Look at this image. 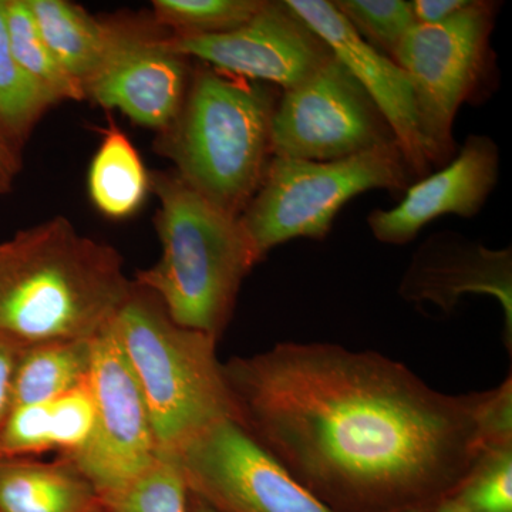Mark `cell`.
Listing matches in <instances>:
<instances>
[{
  "label": "cell",
  "mask_w": 512,
  "mask_h": 512,
  "mask_svg": "<svg viewBox=\"0 0 512 512\" xmlns=\"http://www.w3.org/2000/svg\"><path fill=\"white\" fill-rule=\"evenodd\" d=\"M498 173L497 143L484 134H470L450 163L410 185L396 207L370 212L367 224L377 241L407 244L444 215L476 217L494 191Z\"/></svg>",
  "instance_id": "obj_13"
},
{
  "label": "cell",
  "mask_w": 512,
  "mask_h": 512,
  "mask_svg": "<svg viewBox=\"0 0 512 512\" xmlns=\"http://www.w3.org/2000/svg\"><path fill=\"white\" fill-rule=\"evenodd\" d=\"M498 3L473 0L439 25H416L393 62L412 84L417 124L431 165H446L456 153L454 120L473 99L490 70V37Z\"/></svg>",
  "instance_id": "obj_7"
},
{
  "label": "cell",
  "mask_w": 512,
  "mask_h": 512,
  "mask_svg": "<svg viewBox=\"0 0 512 512\" xmlns=\"http://www.w3.org/2000/svg\"><path fill=\"white\" fill-rule=\"evenodd\" d=\"M397 512H427L423 508H409V510L397 511Z\"/></svg>",
  "instance_id": "obj_34"
},
{
  "label": "cell",
  "mask_w": 512,
  "mask_h": 512,
  "mask_svg": "<svg viewBox=\"0 0 512 512\" xmlns=\"http://www.w3.org/2000/svg\"><path fill=\"white\" fill-rule=\"evenodd\" d=\"M170 460L183 473L190 494L220 512H336L237 420L214 424Z\"/></svg>",
  "instance_id": "obj_9"
},
{
  "label": "cell",
  "mask_w": 512,
  "mask_h": 512,
  "mask_svg": "<svg viewBox=\"0 0 512 512\" xmlns=\"http://www.w3.org/2000/svg\"><path fill=\"white\" fill-rule=\"evenodd\" d=\"M190 76L188 57L175 52L167 37L116 23L113 45L87 83L86 99L164 131L180 113Z\"/></svg>",
  "instance_id": "obj_12"
},
{
  "label": "cell",
  "mask_w": 512,
  "mask_h": 512,
  "mask_svg": "<svg viewBox=\"0 0 512 512\" xmlns=\"http://www.w3.org/2000/svg\"><path fill=\"white\" fill-rule=\"evenodd\" d=\"M16 170H18L16 153L0 138V194L12 187Z\"/></svg>",
  "instance_id": "obj_31"
},
{
  "label": "cell",
  "mask_w": 512,
  "mask_h": 512,
  "mask_svg": "<svg viewBox=\"0 0 512 512\" xmlns=\"http://www.w3.org/2000/svg\"><path fill=\"white\" fill-rule=\"evenodd\" d=\"M10 49L22 72L50 104L86 99L83 87L64 72L40 35L28 0H3Z\"/></svg>",
  "instance_id": "obj_20"
},
{
  "label": "cell",
  "mask_w": 512,
  "mask_h": 512,
  "mask_svg": "<svg viewBox=\"0 0 512 512\" xmlns=\"http://www.w3.org/2000/svg\"><path fill=\"white\" fill-rule=\"evenodd\" d=\"M399 293L407 302H429L446 313L466 295L493 296L503 309L505 339L511 348V248H487L456 232L431 235L414 252Z\"/></svg>",
  "instance_id": "obj_15"
},
{
  "label": "cell",
  "mask_w": 512,
  "mask_h": 512,
  "mask_svg": "<svg viewBox=\"0 0 512 512\" xmlns=\"http://www.w3.org/2000/svg\"><path fill=\"white\" fill-rule=\"evenodd\" d=\"M158 198L161 241L156 265L137 272L177 325L218 340L227 328L242 282L261 261L241 221L215 207L175 171L150 175Z\"/></svg>",
  "instance_id": "obj_3"
},
{
  "label": "cell",
  "mask_w": 512,
  "mask_h": 512,
  "mask_svg": "<svg viewBox=\"0 0 512 512\" xmlns=\"http://www.w3.org/2000/svg\"><path fill=\"white\" fill-rule=\"evenodd\" d=\"M175 52L221 72L292 89L333 57L328 45L286 2H264L254 18L228 33L168 36Z\"/></svg>",
  "instance_id": "obj_11"
},
{
  "label": "cell",
  "mask_w": 512,
  "mask_h": 512,
  "mask_svg": "<svg viewBox=\"0 0 512 512\" xmlns=\"http://www.w3.org/2000/svg\"><path fill=\"white\" fill-rule=\"evenodd\" d=\"M96 512H104V511H103V508H101V505H100L99 510H97Z\"/></svg>",
  "instance_id": "obj_35"
},
{
  "label": "cell",
  "mask_w": 512,
  "mask_h": 512,
  "mask_svg": "<svg viewBox=\"0 0 512 512\" xmlns=\"http://www.w3.org/2000/svg\"><path fill=\"white\" fill-rule=\"evenodd\" d=\"M87 382L94 402L92 437L66 460L92 484L100 500L126 487L160 456L146 402L111 323L93 339Z\"/></svg>",
  "instance_id": "obj_10"
},
{
  "label": "cell",
  "mask_w": 512,
  "mask_h": 512,
  "mask_svg": "<svg viewBox=\"0 0 512 512\" xmlns=\"http://www.w3.org/2000/svg\"><path fill=\"white\" fill-rule=\"evenodd\" d=\"M50 107L13 56L0 0V138L16 153Z\"/></svg>",
  "instance_id": "obj_21"
},
{
  "label": "cell",
  "mask_w": 512,
  "mask_h": 512,
  "mask_svg": "<svg viewBox=\"0 0 512 512\" xmlns=\"http://www.w3.org/2000/svg\"><path fill=\"white\" fill-rule=\"evenodd\" d=\"M99 508L92 484L66 458L59 463L0 458V512H96Z\"/></svg>",
  "instance_id": "obj_16"
},
{
  "label": "cell",
  "mask_w": 512,
  "mask_h": 512,
  "mask_svg": "<svg viewBox=\"0 0 512 512\" xmlns=\"http://www.w3.org/2000/svg\"><path fill=\"white\" fill-rule=\"evenodd\" d=\"M453 497L473 512H512V447L488 451Z\"/></svg>",
  "instance_id": "obj_25"
},
{
  "label": "cell",
  "mask_w": 512,
  "mask_h": 512,
  "mask_svg": "<svg viewBox=\"0 0 512 512\" xmlns=\"http://www.w3.org/2000/svg\"><path fill=\"white\" fill-rule=\"evenodd\" d=\"M133 282L110 245L52 218L0 244V342L22 350L93 340L120 311Z\"/></svg>",
  "instance_id": "obj_2"
},
{
  "label": "cell",
  "mask_w": 512,
  "mask_h": 512,
  "mask_svg": "<svg viewBox=\"0 0 512 512\" xmlns=\"http://www.w3.org/2000/svg\"><path fill=\"white\" fill-rule=\"evenodd\" d=\"M190 491L180 468L160 457L116 493L100 498L104 512H190Z\"/></svg>",
  "instance_id": "obj_23"
},
{
  "label": "cell",
  "mask_w": 512,
  "mask_h": 512,
  "mask_svg": "<svg viewBox=\"0 0 512 512\" xmlns=\"http://www.w3.org/2000/svg\"><path fill=\"white\" fill-rule=\"evenodd\" d=\"M19 350L0 342V427L13 406V383H15L16 365Z\"/></svg>",
  "instance_id": "obj_30"
},
{
  "label": "cell",
  "mask_w": 512,
  "mask_h": 512,
  "mask_svg": "<svg viewBox=\"0 0 512 512\" xmlns=\"http://www.w3.org/2000/svg\"><path fill=\"white\" fill-rule=\"evenodd\" d=\"M224 375L239 424L336 512L427 510L488 453L485 392L441 393L380 353L279 343Z\"/></svg>",
  "instance_id": "obj_1"
},
{
  "label": "cell",
  "mask_w": 512,
  "mask_h": 512,
  "mask_svg": "<svg viewBox=\"0 0 512 512\" xmlns=\"http://www.w3.org/2000/svg\"><path fill=\"white\" fill-rule=\"evenodd\" d=\"M289 6L328 45L333 56L355 76L392 130L414 177L430 174L431 164L424 151L416 107L407 74L389 57L377 52L356 35L345 18L328 0H285Z\"/></svg>",
  "instance_id": "obj_14"
},
{
  "label": "cell",
  "mask_w": 512,
  "mask_h": 512,
  "mask_svg": "<svg viewBox=\"0 0 512 512\" xmlns=\"http://www.w3.org/2000/svg\"><path fill=\"white\" fill-rule=\"evenodd\" d=\"M478 424L487 451L512 447L511 377L497 389L485 392L478 414Z\"/></svg>",
  "instance_id": "obj_28"
},
{
  "label": "cell",
  "mask_w": 512,
  "mask_h": 512,
  "mask_svg": "<svg viewBox=\"0 0 512 512\" xmlns=\"http://www.w3.org/2000/svg\"><path fill=\"white\" fill-rule=\"evenodd\" d=\"M392 141L375 101L335 56L305 82L282 90L272 117L274 157L336 161Z\"/></svg>",
  "instance_id": "obj_8"
},
{
  "label": "cell",
  "mask_w": 512,
  "mask_h": 512,
  "mask_svg": "<svg viewBox=\"0 0 512 512\" xmlns=\"http://www.w3.org/2000/svg\"><path fill=\"white\" fill-rule=\"evenodd\" d=\"M473 0H413L417 25H439L467 8Z\"/></svg>",
  "instance_id": "obj_29"
},
{
  "label": "cell",
  "mask_w": 512,
  "mask_h": 512,
  "mask_svg": "<svg viewBox=\"0 0 512 512\" xmlns=\"http://www.w3.org/2000/svg\"><path fill=\"white\" fill-rule=\"evenodd\" d=\"M188 511L190 512H220L212 508L211 505L204 503L200 498L194 497L190 494V500H188Z\"/></svg>",
  "instance_id": "obj_33"
},
{
  "label": "cell",
  "mask_w": 512,
  "mask_h": 512,
  "mask_svg": "<svg viewBox=\"0 0 512 512\" xmlns=\"http://www.w3.org/2000/svg\"><path fill=\"white\" fill-rule=\"evenodd\" d=\"M414 178L396 141L336 161L272 157L239 221L265 258L291 239L328 237L340 210L357 195L406 192Z\"/></svg>",
  "instance_id": "obj_6"
},
{
  "label": "cell",
  "mask_w": 512,
  "mask_h": 512,
  "mask_svg": "<svg viewBox=\"0 0 512 512\" xmlns=\"http://www.w3.org/2000/svg\"><path fill=\"white\" fill-rule=\"evenodd\" d=\"M333 5L356 35L392 60L404 37L417 25L412 2L406 0H336Z\"/></svg>",
  "instance_id": "obj_24"
},
{
  "label": "cell",
  "mask_w": 512,
  "mask_h": 512,
  "mask_svg": "<svg viewBox=\"0 0 512 512\" xmlns=\"http://www.w3.org/2000/svg\"><path fill=\"white\" fill-rule=\"evenodd\" d=\"M89 379V377H87ZM53 448L72 458L89 443L94 429V402L89 382L50 402Z\"/></svg>",
  "instance_id": "obj_26"
},
{
  "label": "cell",
  "mask_w": 512,
  "mask_h": 512,
  "mask_svg": "<svg viewBox=\"0 0 512 512\" xmlns=\"http://www.w3.org/2000/svg\"><path fill=\"white\" fill-rule=\"evenodd\" d=\"M111 329L146 402L158 456L173 458L220 421L239 423L217 339L177 325L156 296L136 284Z\"/></svg>",
  "instance_id": "obj_5"
},
{
  "label": "cell",
  "mask_w": 512,
  "mask_h": 512,
  "mask_svg": "<svg viewBox=\"0 0 512 512\" xmlns=\"http://www.w3.org/2000/svg\"><path fill=\"white\" fill-rule=\"evenodd\" d=\"M53 450L50 402L12 407L0 427V458Z\"/></svg>",
  "instance_id": "obj_27"
},
{
  "label": "cell",
  "mask_w": 512,
  "mask_h": 512,
  "mask_svg": "<svg viewBox=\"0 0 512 512\" xmlns=\"http://www.w3.org/2000/svg\"><path fill=\"white\" fill-rule=\"evenodd\" d=\"M265 0H154V19L173 36H212L245 25Z\"/></svg>",
  "instance_id": "obj_22"
},
{
  "label": "cell",
  "mask_w": 512,
  "mask_h": 512,
  "mask_svg": "<svg viewBox=\"0 0 512 512\" xmlns=\"http://www.w3.org/2000/svg\"><path fill=\"white\" fill-rule=\"evenodd\" d=\"M436 512H473L466 505L458 501L456 497L447 498L437 507Z\"/></svg>",
  "instance_id": "obj_32"
},
{
  "label": "cell",
  "mask_w": 512,
  "mask_h": 512,
  "mask_svg": "<svg viewBox=\"0 0 512 512\" xmlns=\"http://www.w3.org/2000/svg\"><path fill=\"white\" fill-rule=\"evenodd\" d=\"M89 171V192L97 210L113 220L130 217L146 200L150 175L136 147L119 126L104 128Z\"/></svg>",
  "instance_id": "obj_18"
},
{
  "label": "cell",
  "mask_w": 512,
  "mask_h": 512,
  "mask_svg": "<svg viewBox=\"0 0 512 512\" xmlns=\"http://www.w3.org/2000/svg\"><path fill=\"white\" fill-rule=\"evenodd\" d=\"M28 5L50 52L86 93L109 55L116 23L93 18L66 0H28Z\"/></svg>",
  "instance_id": "obj_17"
},
{
  "label": "cell",
  "mask_w": 512,
  "mask_h": 512,
  "mask_svg": "<svg viewBox=\"0 0 512 512\" xmlns=\"http://www.w3.org/2000/svg\"><path fill=\"white\" fill-rule=\"evenodd\" d=\"M93 340L33 346L19 353L13 406L47 403L86 382L92 367Z\"/></svg>",
  "instance_id": "obj_19"
},
{
  "label": "cell",
  "mask_w": 512,
  "mask_h": 512,
  "mask_svg": "<svg viewBox=\"0 0 512 512\" xmlns=\"http://www.w3.org/2000/svg\"><path fill=\"white\" fill-rule=\"evenodd\" d=\"M274 87L202 63L158 147L175 173L215 207L241 217L272 157Z\"/></svg>",
  "instance_id": "obj_4"
}]
</instances>
